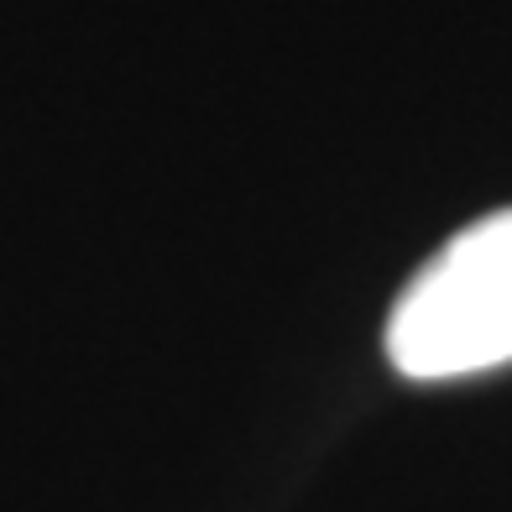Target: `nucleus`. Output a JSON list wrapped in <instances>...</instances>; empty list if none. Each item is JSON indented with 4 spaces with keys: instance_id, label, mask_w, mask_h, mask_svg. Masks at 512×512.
Returning <instances> with one entry per match:
<instances>
[{
    "instance_id": "f257e3e1",
    "label": "nucleus",
    "mask_w": 512,
    "mask_h": 512,
    "mask_svg": "<svg viewBox=\"0 0 512 512\" xmlns=\"http://www.w3.org/2000/svg\"><path fill=\"white\" fill-rule=\"evenodd\" d=\"M387 356L413 382L512 361V209L465 225L429 256L387 319Z\"/></svg>"
}]
</instances>
